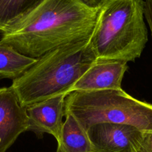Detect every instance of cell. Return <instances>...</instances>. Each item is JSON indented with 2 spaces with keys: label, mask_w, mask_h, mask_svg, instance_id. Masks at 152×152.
I'll list each match as a JSON object with an SVG mask.
<instances>
[{
  "label": "cell",
  "mask_w": 152,
  "mask_h": 152,
  "mask_svg": "<svg viewBox=\"0 0 152 152\" xmlns=\"http://www.w3.org/2000/svg\"><path fill=\"white\" fill-rule=\"evenodd\" d=\"M86 5L92 8L99 9L108 0H82Z\"/></svg>",
  "instance_id": "cell-14"
},
{
  "label": "cell",
  "mask_w": 152,
  "mask_h": 152,
  "mask_svg": "<svg viewBox=\"0 0 152 152\" xmlns=\"http://www.w3.org/2000/svg\"><path fill=\"white\" fill-rule=\"evenodd\" d=\"M66 114L73 116L86 131L102 123L152 131V104L133 97L122 88L71 92L66 97Z\"/></svg>",
  "instance_id": "cell-4"
},
{
  "label": "cell",
  "mask_w": 152,
  "mask_h": 152,
  "mask_svg": "<svg viewBox=\"0 0 152 152\" xmlns=\"http://www.w3.org/2000/svg\"><path fill=\"white\" fill-rule=\"evenodd\" d=\"M144 0H108L98 10L90 43L97 59L129 62L141 56L148 39Z\"/></svg>",
  "instance_id": "cell-3"
},
{
  "label": "cell",
  "mask_w": 152,
  "mask_h": 152,
  "mask_svg": "<svg viewBox=\"0 0 152 152\" xmlns=\"http://www.w3.org/2000/svg\"><path fill=\"white\" fill-rule=\"evenodd\" d=\"M98 10L82 0H45L2 34L0 42L37 59L64 45L90 38Z\"/></svg>",
  "instance_id": "cell-1"
},
{
  "label": "cell",
  "mask_w": 152,
  "mask_h": 152,
  "mask_svg": "<svg viewBox=\"0 0 152 152\" xmlns=\"http://www.w3.org/2000/svg\"><path fill=\"white\" fill-rule=\"evenodd\" d=\"M91 152H136L142 131L127 124L102 123L86 130Z\"/></svg>",
  "instance_id": "cell-5"
},
{
  "label": "cell",
  "mask_w": 152,
  "mask_h": 152,
  "mask_svg": "<svg viewBox=\"0 0 152 152\" xmlns=\"http://www.w3.org/2000/svg\"><path fill=\"white\" fill-rule=\"evenodd\" d=\"M144 15L152 37V0H145Z\"/></svg>",
  "instance_id": "cell-13"
},
{
  "label": "cell",
  "mask_w": 152,
  "mask_h": 152,
  "mask_svg": "<svg viewBox=\"0 0 152 152\" xmlns=\"http://www.w3.org/2000/svg\"><path fill=\"white\" fill-rule=\"evenodd\" d=\"M36 61L21 54L10 45L0 42V78L16 80Z\"/></svg>",
  "instance_id": "cell-11"
},
{
  "label": "cell",
  "mask_w": 152,
  "mask_h": 152,
  "mask_svg": "<svg viewBox=\"0 0 152 152\" xmlns=\"http://www.w3.org/2000/svg\"><path fill=\"white\" fill-rule=\"evenodd\" d=\"M67 95L62 94L36 102L26 107L28 130L39 137L44 134L52 135L59 140L65 117V101Z\"/></svg>",
  "instance_id": "cell-7"
},
{
  "label": "cell",
  "mask_w": 152,
  "mask_h": 152,
  "mask_svg": "<svg viewBox=\"0 0 152 152\" xmlns=\"http://www.w3.org/2000/svg\"><path fill=\"white\" fill-rule=\"evenodd\" d=\"M28 130L26 108L10 87L0 88V152H6Z\"/></svg>",
  "instance_id": "cell-6"
},
{
  "label": "cell",
  "mask_w": 152,
  "mask_h": 152,
  "mask_svg": "<svg viewBox=\"0 0 152 152\" xmlns=\"http://www.w3.org/2000/svg\"><path fill=\"white\" fill-rule=\"evenodd\" d=\"M97 60L90 38L78 40L48 52L37 59L10 88L23 107L69 94L74 85Z\"/></svg>",
  "instance_id": "cell-2"
},
{
  "label": "cell",
  "mask_w": 152,
  "mask_h": 152,
  "mask_svg": "<svg viewBox=\"0 0 152 152\" xmlns=\"http://www.w3.org/2000/svg\"><path fill=\"white\" fill-rule=\"evenodd\" d=\"M57 152H91L87 132L71 114H66Z\"/></svg>",
  "instance_id": "cell-9"
},
{
  "label": "cell",
  "mask_w": 152,
  "mask_h": 152,
  "mask_svg": "<svg viewBox=\"0 0 152 152\" xmlns=\"http://www.w3.org/2000/svg\"><path fill=\"white\" fill-rule=\"evenodd\" d=\"M128 69V62L111 59H97L74 85L72 91L118 90Z\"/></svg>",
  "instance_id": "cell-8"
},
{
  "label": "cell",
  "mask_w": 152,
  "mask_h": 152,
  "mask_svg": "<svg viewBox=\"0 0 152 152\" xmlns=\"http://www.w3.org/2000/svg\"><path fill=\"white\" fill-rule=\"evenodd\" d=\"M45 0H0V33L26 17Z\"/></svg>",
  "instance_id": "cell-10"
},
{
  "label": "cell",
  "mask_w": 152,
  "mask_h": 152,
  "mask_svg": "<svg viewBox=\"0 0 152 152\" xmlns=\"http://www.w3.org/2000/svg\"><path fill=\"white\" fill-rule=\"evenodd\" d=\"M136 152H152V131L143 132L142 137Z\"/></svg>",
  "instance_id": "cell-12"
}]
</instances>
